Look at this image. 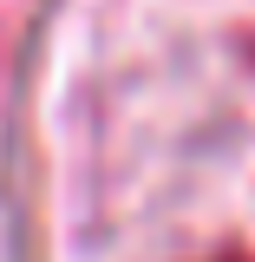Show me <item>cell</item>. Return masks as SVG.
<instances>
[{
  "label": "cell",
  "mask_w": 255,
  "mask_h": 262,
  "mask_svg": "<svg viewBox=\"0 0 255 262\" xmlns=\"http://www.w3.org/2000/svg\"><path fill=\"white\" fill-rule=\"evenodd\" d=\"M223 262H255V256H223Z\"/></svg>",
  "instance_id": "obj_1"
}]
</instances>
